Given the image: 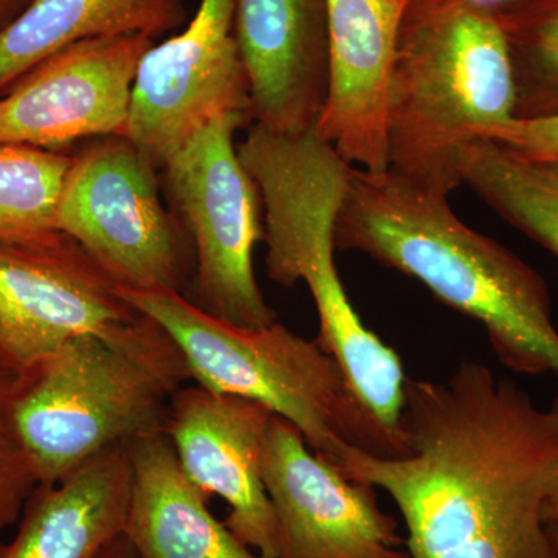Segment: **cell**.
<instances>
[{
    "label": "cell",
    "instance_id": "4fadbf2b",
    "mask_svg": "<svg viewBox=\"0 0 558 558\" xmlns=\"http://www.w3.org/2000/svg\"><path fill=\"white\" fill-rule=\"evenodd\" d=\"M410 0H326L328 90L315 131L360 170L389 168L392 68Z\"/></svg>",
    "mask_w": 558,
    "mask_h": 558
},
{
    "label": "cell",
    "instance_id": "d4e9b609",
    "mask_svg": "<svg viewBox=\"0 0 558 558\" xmlns=\"http://www.w3.org/2000/svg\"><path fill=\"white\" fill-rule=\"evenodd\" d=\"M14 380H16V376H14V374L0 369V403H3V400H5L7 396H9Z\"/></svg>",
    "mask_w": 558,
    "mask_h": 558
},
{
    "label": "cell",
    "instance_id": "cb8c5ba5",
    "mask_svg": "<svg viewBox=\"0 0 558 558\" xmlns=\"http://www.w3.org/2000/svg\"><path fill=\"white\" fill-rule=\"evenodd\" d=\"M101 558H138L137 554H135L134 548L130 543V539L124 537V534L121 535L119 539L110 545V548L106 550L105 556Z\"/></svg>",
    "mask_w": 558,
    "mask_h": 558
},
{
    "label": "cell",
    "instance_id": "30bf717a",
    "mask_svg": "<svg viewBox=\"0 0 558 558\" xmlns=\"http://www.w3.org/2000/svg\"><path fill=\"white\" fill-rule=\"evenodd\" d=\"M260 475L277 517L278 558H410L399 521L376 488L349 480L271 414Z\"/></svg>",
    "mask_w": 558,
    "mask_h": 558
},
{
    "label": "cell",
    "instance_id": "603a6c76",
    "mask_svg": "<svg viewBox=\"0 0 558 558\" xmlns=\"http://www.w3.org/2000/svg\"><path fill=\"white\" fill-rule=\"evenodd\" d=\"M32 0H0V31L10 24Z\"/></svg>",
    "mask_w": 558,
    "mask_h": 558
},
{
    "label": "cell",
    "instance_id": "6da1fadb",
    "mask_svg": "<svg viewBox=\"0 0 558 558\" xmlns=\"http://www.w3.org/2000/svg\"><path fill=\"white\" fill-rule=\"evenodd\" d=\"M402 429L407 457L348 447L337 469L388 494L410 558H558V398L538 407L462 360L449 379H407Z\"/></svg>",
    "mask_w": 558,
    "mask_h": 558
},
{
    "label": "cell",
    "instance_id": "ba28073f",
    "mask_svg": "<svg viewBox=\"0 0 558 558\" xmlns=\"http://www.w3.org/2000/svg\"><path fill=\"white\" fill-rule=\"evenodd\" d=\"M227 116L253 121L234 0H201L185 31L143 54L124 135L161 170L197 132Z\"/></svg>",
    "mask_w": 558,
    "mask_h": 558
},
{
    "label": "cell",
    "instance_id": "d6986e66",
    "mask_svg": "<svg viewBox=\"0 0 558 558\" xmlns=\"http://www.w3.org/2000/svg\"><path fill=\"white\" fill-rule=\"evenodd\" d=\"M72 157L61 150L0 146V241L57 230V208Z\"/></svg>",
    "mask_w": 558,
    "mask_h": 558
},
{
    "label": "cell",
    "instance_id": "277c9868",
    "mask_svg": "<svg viewBox=\"0 0 558 558\" xmlns=\"http://www.w3.org/2000/svg\"><path fill=\"white\" fill-rule=\"evenodd\" d=\"M515 109L497 16L469 0H410L389 89V170L449 197L462 185L464 146L515 119Z\"/></svg>",
    "mask_w": 558,
    "mask_h": 558
},
{
    "label": "cell",
    "instance_id": "2e32d148",
    "mask_svg": "<svg viewBox=\"0 0 558 558\" xmlns=\"http://www.w3.org/2000/svg\"><path fill=\"white\" fill-rule=\"evenodd\" d=\"M132 487L124 537L138 558H263L208 509L165 433L126 446Z\"/></svg>",
    "mask_w": 558,
    "mask_h": 558
},
{
    "label": "cell",
    "instance_id": "e0dca14e",
    "mask_svg": "<svg viewBox=\"0 0 558 558\" xmlns=\"http://www.w3.org/2000/svg\"><path fill=\"white\" fill-rule=\"evenodd\" d=\"M185 20L183 0H32L0 31V95L47 58L83 40L154 39Z\"/></svg>",
    "mask_w": 558,
    "mask_h": 558
},
{
    "label": "cell",
    "instance_id": "ac0fdd59",
    "mask_svg": "<svg viewBox=\"0 0 558 558\" xmlns=\"http://www.w3.org/2000/svg\"><path fill=\"white\" fill-rule=\"evenodd\" d=\"M458 170L462 185L499 218L558 258V161L526 159L478 138L459 154Z\"/></svg>",
    "mask_w": 558,
    "mask_h": 558
},
{
    "label": "cell",
    "instance_id": "52a82bcc",
    "mask_svg": "<svg viewBox=\"0 0 558 558\" xmlns=\"http://www.w3.org/2000/svg\"><path fill=\"white\" fill-rule=\"evenodd\" d=\"M157 171L126 135L94 138L72 157L57 230L78 242L117 288L185 295L194 248L161 201Z\"/></svg>",
    "mask_w": 558,
    "mask_h": 558
},
{
    "label": "cell",
    "instance_id": "44dd1931",
    "mask_svg": "<svg viewBox=\"0 0 558 558\" xmlns=\"http://www.w3.org/2000/svg\"><path fill=\"white\" fill-rule=\"evenodd\" d=\"M36 486L35 472L14 438L0 403V531L20 519Z\"/></svg>",
    "mask_w": 558,
    "mask_h": 558
},
{
    "label": "cell",
    "instance_id": "8fae6325",
    "mask_svg": "<svg viewBox=\"0 0 558 558\" xmlns=\"http://www.w3.org/2000/svg\"><path fill=\"white\" fill-rule=\"evenodd\" d=\"M145 35L83 40L47 58L0 95V146L60 150L124 135Z\"/></svg>",
    "mask_w": 558,
    "mask_h": 558
},
{
    "label": "cell",
    "instance_id": "83f0119b",
    "mask_svg": "<svg viewBox=\"0 0 558 558\" xmlns=\"http://www.w3.org/2000/svg\"><path fill=\"white\" fill-rule=\"evenodd\" d=\"M550 535H553L554 542H556L558 548V526H549Z\"/></svg>",
    "mask_w": 558,
    "mask_h": 558
},
{
    "label": "cell",
    "instance_id": "9c48e42d",
    "mask_svg": "<svg viewBox=\"0 0 558 558\" xmlns=\"http://www.w3.org/2000/svg\"><path fill=\"white\" fill-rule=\"evenodd\" d=\"M140 315L68 234L0 241V369L20 376L68 341Z\"/></svg>",
    "mask_w": 558,
    "mask_h": 558
},
{
    "label": "cell",
    "instance_id": "5bb4252c",
    "mask_svg": "<svg viewBox=\"0 0 558 558\" xmlns=\"http://www.w3.org/2000/svg\"><path fill=\"white\" fill-rule=\"evenodd\" d=\"M234 35L253 123L278 134L315 130L328 90L326 0H234Z\"/></svg>",
    "mask_w": 558,
    "mask_h": 558
},
{
    "label": "cell",
    "instance_id": "3957f363",
    "mask_svg": "<svg viewBox=\"0 0 558 558\" xmlns=\"http://www.w3.org/2000/svg\"><path fill=\"white\" fill-rule=\"evenodd\" d=\"M186 360L146 315L76 337L16 376L2 407L38 484L58 483L113 447L165 433Z\"/></svg>",
    "mask_w": 558,
    "mask_h": 558
},
{
    "label": "cell",
    "instance_id": "7402d4cb",
    "mask_svg": "<svg viewBox=\"0 0 558 558\" xmlns=\"http://www.w3.org/2000/svg\"><path fill=\"white\" fill-rule=\"evenodd\" d=\"M478 138L498 143L526 159L558 161V116L512 119L508 123L486 128L480 132Z\"/></svg>",
    "mask_w": 558,
    "mask_h": 558
},
{
    "label": "cell",
    "instance_id": "5b68a950",
    "mask_svg": "<svg viewBox=\"0 0 558 558\" xmlns=\"http://www.w3.org/2000/svg\"><path fill=\"white\" fill-rule=\"evenodd\" d=\"M117 292L170 333L186 360L191 381L259 402L295 425L307 446L336 468L348 447L381 458L407 457L317 341L278 322L259 329L230 325L172 290Z\"/></svg>",
    "mask_w": 558,
    "mask_h": 558
},
{
    "label": "cell",
    "instance_id": "484cf974",
    "mask_svg": "<svg viewBox=\"0 0 558 558\" xmlns=\"http://www.w3.org/2000/svg\"><path fill=\"white\" fill-rule=\"evenodd\" d=\"M545 519L548 526H558V492L549 499L545 509Z\"/></svg>",
    "mask_w": 558,
    "mask_h": 558
},
{
    "label": "cell",
    "instance_id": "7c38bea8",
    "mask_svg": "<svg viewBox=\"0 0 558 558\" xmlns=\"http://www.w3.org/2000/svg\"><path fill=\"white\" fill-rule=\"evenodd\" d=\"M271 411L252 399L186 384L171 400L165 435L186 478L229 505L226 526L263 558H278L277 517L260 475Z\"/></svg>",
    "mask_w": 558,
    "mask_h": 558
},
{
    "label": "cell",
    "instance_id": "9a60e30c",
    "mask_svg": "<svg viewBox=\"0 0 558 558\" xmlns=\"http://www.w3.org/2000/svg\"><path fill=\"white\" fill-rule=\"evenodd\" d=\"M132 468L126 446L113 447L58 483L38 484L16 534L0 558H101L124 534Z\"/></svg>",
    "mask_w": 558,
    "mask_h": 558
},
{
    "label": "cell",
    "instance_id": "ffe728a7",
    "mask_svg": "<svg viewBox=\"0 0 558 558\" xmlns=\"http://www.w3.org/2000/svg\"><path fill=\"white\" fill-rule=\"evenodd\" d=\"M499 24L512 58L515 119L558 116V3L523 25Z\"/></svg>",
    "mask_w": 558,
    "mask_h": 558
},
{
    "label": "cell",
    "instance_id": "7a4b0ae2",
    "mask_svg": "<svg viewBox=\"0 0 558 558\" xmlns=\"http://www.w3.org/2000/svg\"><path fill=\"white\" fill-rule=\"evenodd\" d=\"M336 248L417 279L486 329L499 362L526 376L558 374L548 284L512 250L454 215L449 197L392 170L351 168Z\"/></svg>",
    "mask_w": 558,
    "mask_h": 558
},
{
    "label": "cell",
    "instance_id": "8992f818",
    "mask_svg": "<svg viewBox=\"0 0 558 558\" xmlns=\"http://www.w3.org/2000/svg\"><path fill=\"white\" fill-rule=\"evenodd\" d=\"M250 123L245 116L213 121L161 167L160 182L194 248L189 299L211 317L259 329L274 325L277 314L253 267V252L266 236L263 201L234 143Z\"/></svg>",
    "mask_w": 558,
    "mask_h": 558
},
{
    "label": "cell",
    "instance_id": "4316f807",
    "mask_svg": "<svg viewBox=\"0 0 558 558\" xmlns=\"http://www.w3.org/2000/svg\"><path fill=\"white\" fill-rule=\"evenodd\" d=\"M469 2L483 7V9H488V7L497 5V3L509 2V0H469Z\"/></svg>",
    "mask_w": 558,
    "mask_h": 558
}]
</instances>
